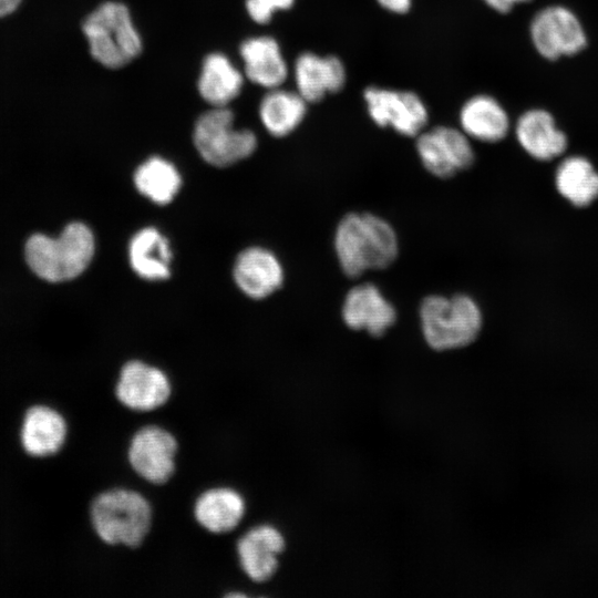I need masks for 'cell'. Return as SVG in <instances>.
Instances as JSON below:
<instances>
[{
	"instance_id": "obj_1",
	"label": "cell",
	"mask_w": 598,
	"mask_h": 598,
	"mask_svg": "<svg viewBox=\"0 0 598 598\" xmlns=\"http://www.w3.org/2000/svg\"><path fill=\"white\" fill-rule=\"evenodd\" d=\"M334 250L342 271L358 277L390 266L398 256L399 241L392 226L381 217L350 213L336 228Z\"/></svg>"
},
{
	"instance_id": "obj_2",
	"label": "cell",
	"mask_w": 598,
	"mask_h": 598,
	"mask_svg": "<svg viewBox=\"0 0 598 598\" xmlns=\"http://www.w3.org/2000/svg\"><path fill=\"white\" fill-rule=\"evenodd\" d=\"M89 519L94 534L105 545L137 549L153 528L154 509L142 493L112 487L93 497Z\"/></svg>"
},
{
	"instance_id": "obj_3",
	"label": "cell",
	"mask_w": 598,
	"mask_h": 598,
	"mask_svg": "<svg viewBox=\"0 0 598 598\" xmlns=\"http://www.w3.org/2000/svg\"><path fill=\"white\" fill-rule=\"evenodd\" d=\"M94 236L83 223H71L55 238L44 234L30 236L24 246L31 271L49 282H62L80 276L94 255Z\"/></svg>"
},
{
	"instance_id": "obj_4",
	"label": "cell",
	"mask_w": 598,
	"mask_h": 598,
	"mask_svg": "<svg viewBox=\"0 0 598 598\" xmlns=\"http://www.w3.org/2000/svg\"><path fill=\"white\" fill-rule=\"evenodd\" d=\"M82 31L92 58L107 69H121L143 50V41L128 8L118 1H106L83 21Z\"/></svg>"
},
{
	"instance_id": "obj_5",
	"label": "cell",
	"mask_w": 598,
	"mask_h": 598,
	"mask_svg": "<svg viewBox=\"0 0 598 598\" xmlns=\"http://www.w3.org/2000/svg\"><path fill=\"white\" fill-rule=\"evenodd\" d=\"M425 342L436 351L464 348L475 341L482 329V312L466 295L427 296L420 307Z\"/></svg>"
},
{
	"instance_id": "obj_6",
	"label": "cell",
	"mask_w": 598,
	"mask_h": 598,
	"mask_svg": "<svg viewBox=\"0 0 598 598\" xmlns=\"http://www.w3.org/2000/svg\"><path fill=\"white\" fill-rule=\"evenodd\" d=\"M228 106L212 107L195 122L193 141L202 158L214 166L226 167L250 156L257 137L247 128L234 126Z\"/></svg>"
},
{
	"instance_id": "obj_7",
	"label": "cell",
	"mask_w": 598,
	"mask_h": 598,
	"mask_svg": "<svg viewBox=\"0 0 598 598\" xmlns=\"http://www.w3.org/2000/svg\"><path fill=\"white\" fill-rule=\"evenodd\" d=\"M179 442L172 431L145 424L131 436L127 462L132 471L152 485H164L175 475Z\"/></svg>"
},
{
	"instance_id": "obj_8",
	"label": "cell",
	"mask_w": 598,
	"mask_h": 598,
	"mask_svg": "<svg viewBox=\"0 0 598 598\" xmlns=\"http://www.w3.org/2000/svg\"><path fill=\"white\" fill-rule=\"evenodd\" d=\"M363 100L372 122L408 137L417 136L429 122V110L415 92L368 86Z\"/></svg>"
},
{
	"instance_id": "obj_9",
	"label": "cell",
	"mask_w": 598,
	"mask_h": 598,
	"mask_svg": "<svg viewBox=\"0 0 598 598\" xmlns=\"http://www.w3.org/2000/svg\"><path fill=\"white\" fill-rule=\"evenodd\" d=\"M173 395L168 375L142 360L125 362L114 386V396L133 412H153L163 408Z\"/></svg>"
},
{
	"instance_id": "obj_10",
	"label": "cell",
	"mask_w": 598,
	"mask_h": 598,
	"mask_svg": "<svg viewBox=\"0 0 598 598\" xmlns=\"http://www.w3.org/2000/svg\"><path fill=\"white\" fill-rule=\"evenodd\" d=\"M417 155L426 171L448 178L472 166L475 153L470 137L451 126H434L421 132L415 143Z\"/></svg>"
},
{
	"instance_id": "obj_11",
	"label": "cell",
	"mask_w": 598,
	"mask_h": 598,
	"mask_svg": "<svg viewBox=\"0 0 598 598\" xmlns=\"http://www.w3.org/2000/svg\"><path fill=\"white\" fill-rule=\"evenodd\" d=\"M530 38L536 50L546 59L571 55L586 47L580 21L568 9L548 7L536 13L530 23Z\"/></svg>"
},
{
	"instance_id": "obj_12",
	"label": "cell",
	"mask_w": 598,
	"mask_h": 598,
	"mask_svg": "<svg viewBox=\"0 0 598 598\" xmlns=\"http://www.w3.org/2000/svg\"><path fill=\"white\" fill-rule=\"evenodd\" d=\"M286 546V537L278 527L268 523L256 525L236 540L238 565L252 582L269 581L279 569Z\"/></svg>"
},
{
	"instance_id": "obj_13",
	"label": "cell",
	"mask_w": 598,
	"mask_h": 598,
	"mask_svg": "<svg viewBox=\"0 0 598 598\" xmlns=\"http://www.w3.org/2000/svg\"><path fill=\"white\" fill-rule=\"evenodd\" d=\"M68 436V421L54 406L39 403L25 410L19 441L27 455L35 458L54 456L65 446Z\"/></svg>"
},
{
	"instance_id": "obj_14",
	"label": "cell",
	"mask_w": 598,
	"mask_h": 598,
	"mask_svg": "<svg viewBox=\"0 0 598 598\" xmlns=\"http://www.w3.org/2000/svg\"><path fill=\"white\" fill-rule=\"evenodd\" d=\"M296 91L308 102L318 103L327 94L338 93L347 82V70L336 55L300 53L293 63Z\"/></svg>"
},
{
	"instance_id": "obj_15",
	"label": "cell",
	"mask_w": 598,
	"mask_h": 598,
	"mask_svg": "<svg viewBox=\"0 0 598 598\" xmlns=\"http://www.w3.org/2000/svg\"><path fill=\"white\" fill-rule=\"evenodd\" d=\"M396 312L392 303L372 283L350 289L343 300L342 319L352 330L380 337L393 326Z\"/></svg>"
},
{
	"instance_id": "obj_16",
	"label": "cell",
	"mask_w": 598,
	"mask_h": 598,
	"mask_svg": "<svg viewBox=\"0 0 598 598\" xmlns=\"http://www.w3.org/2000/svg\"><path fill=\"white\" fill-rule=\"evenodd\" d=\"M246 511L243 494L229 486L207 488L193 504L195 522L213 535H224L235 530L244 520Z\"/></svg>"
},
{
	"instance_id": "obj_17",
	"label": "cell",
	"mask_w": 598,
	"mask_h": 598,
	"mask_svg": "<svg viewBox=\"0 0 598 598\" xmlns=\"http://www.w3.org/2000/svg\"><path fill=\"white\" fill-rule=\"evenodd\" d=\"M245 76L256 85L271 90L280 87L289 70L278 41L270 35L251 37L239 47Z\"/></svg>"
},
{
	"instance_id": "obj_18",
	"label": "cell",
	"mask_w": 598,
	"mask_h": 598,
	"mask_svg": "<svg viewBox=\"0 0 598 598\" xmlns=\"http://www.w3.org/2000/svg\"><path fill=\"white\" fill-rule=\"evenodd\" d=\"M237 286L250 298L262 299L282 283L283 271L277 257L269 250L251 247L240 252L234 267Z\"/></svg>"
},
{
	"instance_id": "obj_19",
	"label": "cell",
	"mask_w": 598,
	"mask_h": 598,
	"mask_svg": "<svg viewBox=\"0 0 598 598\" xmlns=\"http://www.w3.org/2000/svg\"><path fill=\"white\" fill-rule=\"evenodd\" d=\"M244 76L226 54L212 52L202 62L197 90L212 107L228 106L240 94Z\"/></svg>"
},
{
	"instance_id": "obj_20",
	"label": "cell",
	"mask_w": 598,
	"mask_h": 598,
	"mask_svg": "<svg viewBox=\"0 0 598 598\" xmlns=\"http://www.w3.org/2000/svg\"><path fill=\"white\" fill-rule=\"evenodd\" d=\"M516 137L532 157L549 161L565 152L566 135L558 130L554 117L545 110H529L517 121Z\"/></svg>"
},
{
	"instance_id": "obj_21",
	"label": "cell",
	"mask_w": 598,
	"mask_h": 598,
	"mask_svg": "<svg viewBox=\"0 0 598 598\" xmlns=\"http://www.w3.org/2000/svg\"><path fill=\"white\" fill-rule=\"evenodd\" d=\"M461 130L481 142L495 143L503 140L509 130L505 109L497 100L477 94L466 100L458 113Z\"/></svg>"
},
{
	"instance_id": "obj_22",
	"label": "cell",
	"mask_w": 598,
	"mask_h": 598,
	"mask_svg": "<svg viewBox=\"0 0 598 598\" xmlns=\"http://www.w3.org/2000/svg\"><path fill=\"white\" fill-rule=\"evenodd\" d=\"M308 102L297 92L280 87L268 90L258 113L265 130L275 137L292 133L305 120Z\"/></svg>"
},
{
	"instance_id": "obj_23",
	"label": "cell",
	"mask_w": 598,
	"mask_h": 598,
	"mask_svg": "<svg viewBox=\"0 0 598 598\" xmlns=\"http://www.w3.org/2000/svg\"><path fill=\"white\" fill-rule=\"evenodd\" d=\"M133 270L147 280H162L169 276L172 254L167 239L155 228L147 227L134 235L128 247Z\"/></svg>"
},
{
	"instance_id": "obj_24",
	"label": "cell",
	"mask_w": 598,
	"mask_h": 598,
	"mask_svg": "<svg viewBox=\"0 0 598 598\" xmlns=\"http://www.w3.org/2000/svg\"><path fill=\"white\" fill-rule=\"evenodd\" d=\"M558 193L577 207H585L598 197V173L582 156L563 161L555 175Z\"/></svg>"
},
{
	"instance_id": "obj_25",
	"label": "cell",
	"mask_w": 598,
	"mask_h": 598,
	"mask_svg": "<svg viewBox=\"0 0 598 598\" xmlns=\"http://www.w3.org/2000/svg\"><path fill=\"white\" fill-rule=\"evenodd\" d=\"M137 190L156 204L169 203L179 190L182 178L167 159L152 156L143 162L134 174Z\"/></svg>"
},
{
	"instance_id": "obj_26",
	"label": "cell",
	"mask_w": 598,
	"mask_h": 598,
	"mask_svg": "<svg viewBox=\"0 0 598 598\" xmlns=\"http://www.w3.org/2000/svg\"><path fill=\"white\" fill-rule=\"evenodd\" d=\"M296 0H245L249 18L258 24H267L277 11L289 10Z\"/></svg>"
},
{
	"instance_id": "obj_27",
	"label": "cell",
	"mask_w": 598,
	"mask_h": 598,
	"mask_svg": "<svg viewBox=\"0 0 598 598\" xmlns=\"http://www.w3.org/2000/svg\"><path fill=\"white\" fill-rule=\"evenodd\" d=\"M377 2L384 10L396 14L408 13L412 6V0H377Z\"/></svg>"
},
{
	"instance_id": "obj_28",
	"label": "cell",
	"mask_w": 598,
	"mask_h": 598,
	"mask_svg": "<svg viewBox=\"0 0 598 598\" xmlns=\"http://www.w3.org/2000/svg\"><path fill=\"white\" fill-rule=\"evenodd\" d=\"M529 0H484V2L499 13H506L512 10L515 4L527 2Z\"/></svg>"
},
{
	"instance_id": "obj_29",
	"label": "cell",
	"mask_w": 598,
	"mask_h": 598,
	"mask_svg": "<svg viewBox=\"0 0 598 598\" xmlns=\"http://www.w3.org/2000/svg\"><path fill=\"white\" fill-rule=\"evenodd\" d=\"M22 0H0V18L13 13Z\"/></svg>"
}]
</instances>
